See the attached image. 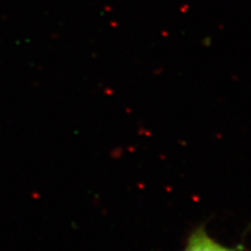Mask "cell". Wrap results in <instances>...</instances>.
I'll return each instance as SVG.
<instances>
[{"label":"cell","instance_id":"6da1fadb","mask_svg":"<svg viewBox=\"0 0 251 251\" xmlns=\"http://www.w3.org/2000/svg\"><path fill=\"white\" fill-rule=\"evenodd\" d=\"M183 251H239L234 248L226 247L211 239L205 229L197 228L188 238Z\"/></svg>","mask_w":251,"mask_h":251}]
</instances>
